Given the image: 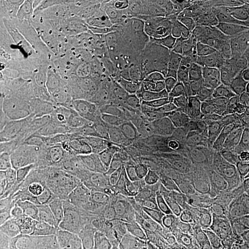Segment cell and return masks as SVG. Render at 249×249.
<instances>
[{
	"instance_id": "obj_1",
	"label": "cell",
	"mask_w": 249,
	"mask_h": 249,
	"mask_svg": "<svg viewBox=\"0 0 249 249\" xmlns=\"http://www.w3.org/2000/svg\"><path fill=\"white\" fill-rule=\"evenodd\" d=\"M4 220L19 241L44 240L63 228L60 211L34 199H9L2 209Z\"/></svg>"
},
{
	"instance_id": "obj_2",
	"label": "cell",
	"mask_w": 249,
	"mask_h": 249,
	"mask_svg": "<svg viewBox=\"0 0 249 249\" xmlns=\"http://www.w3.org/2000/svg\"><path fill=\"white\" fill-rule=\"evenodd\" d=\"M143 217L171 239L192 246L203 240L202 225L194 211L165 197H151L144 201Z\"/></svg>"
},
{
	"instance_id": "obj_3",
	"label": "cell",
	"mask_w": 249,
	"mask_h": 249,
	"mask_svg": "<svg viewBox=\"0 0 249 249\" xmlns=\"http://www.w3.org/2000/svg\"><path fill=\"white\" fill-rule=\"evenodd\" d=\"M59 211L63 229L70 236L101 231L112 213L102 205L80 198H71Z\"/></svg>"
},
{
	"instance_id": "obj_4",
	"label": "cell",
	"mask_w": 249,
	"mask_h": 249,
	"mask_svg": "<svg viewBox=\"0 0 249 249\" xmlns=\"http://www.w3.org/2000/svg\"><path fill=\"white\" fill-rule=\"evenodd\" d=\"M172 46L178 53L199 56L222 55L227 51L205 15H201L185 33L173 38Z\"/></svg>"
},
{
	"instance_id": "obj_5",
	"label": "cell",
	"mask_w": 249,
	"mask_h": 249,
	"mask_svg": "<svg viewBox=\"0 0 249 249\" xmlns=\"http://www.w3.org/2000/svg\"><path fill=\"white\" fill-rule=\"evenodd\" d=\"M145 218L126 212H112L101 229L102 241L117 249H133Z\"/></svg>"
},
{
	"instance_id": "obj_6",
	"label": "cell",
	"mask_w": 249,
	"mask_h": 249,
	"mask_svg": "<svg viewBox=\"0 0 249 249\" xmlns=\"http://www.w3.org/2000/svg\"><path fill=\"white\" fill-rule=\"evenodd\" d=\"M220 196V187L214 178L210 176L201 177L188 192L187 206H196L202 209V212L212 210L213 209V205L219 200Z\"/></svg>"
},
{
	"instance_id": "obj_7",
	"label": "cell",
	"mask_w": 249,
	"mask_h": 249,
	"mask_svg": "<svg viewBox=\"0 0 249 249\" xmlns=\"http://www.w3.org/2000/svg\"><path fill=\"white\" fill-rule=\"evenodd\" d=\"M199 221L203 227H211L241 234L245 229V222L240 217L228 209L213 208L202 212Z\"/></svg>"
},
{
	"instance_id": "obj_8",
	"label": "cell",
	"mask_w": 249,
	"mask_h": 249,
	"mask_svg": "<svg viewBox=\"0 0 249 249\" xmlns=\"http://www.w3.org/2000/svg\"><path fill=\"white\" fill-rule=\"evenodd\" d=\"M184 247L187 246L171 239L145 218L133 249H177Z\"/></svg>"
},
{
	"instance_id": "obj_9",
	"label": "cell",
	"mask_w": 249,
	"mask_h": 249,
	"mask_svg": "<svg viewBox=\"0 0 249 249\" xmlns=\"http://www.w3.org/2000/svg\"><path fill=\"white\" fill-rule=\"evenodd\" d=\"M92 173L102 189L123 177L120 161L110 151H99L92 162Z\"/></svg>"
},
{
	"instance_id": "obj_10",
	"label": "cell",
	"mask_w": 249,
	"mask_h": 249,
	"mask_svg": "<svg viewBox=\"0 0 249 249\" xmlns=\"http://www.w3.org/2000/svg\"><path fill=\"white\" fill-rule=\"evenodd\" d=\"M202 236L212 249H244L246 240L239 233L202 226Z\"/></svg>"
},
{
	"instance_id": "obj_11",
	"label": "cell",
	"mask_w": 249,
	"mask_h": 249,
	"mask_svg": "<svg viewBox=\"0 0 249 249\" xmlns=\"http://www.w3.org/2000/svg\"><path fill=\"white\" fill-rule=\"evenodd\" d=\"M183 133L178 125L169 124L160 129L153 139V149L161 155H173L182 146Z\"/></svg>"
},
{
	"instance_id": "obj_12",
	"label": "cell",
	"mask_w": 249,
	"mask_h": 249,
	"mask_svg": "<svg viewBox=\"0 0 249 249\" xmlns=\"http://www.w3.org/2000/svg\"><path fill=\"white\" fill-rule=\"evenodd\" d=\"M225 187L237 202L249 206V180L233 164L225 167Z\"/></svg>"
},
{
	"instance_id": "obj_13",
	"label": "cell",
	"mask_w": 249,
	"mask_h": 249,
	"mask_svg": "<svg viewBox=\"0 0 249 249\" xmlns=\"http://www.w3.org/2000/svg\"><path fill=\"white\" fill-rule=\"evenodd\" d=\"M68 235V231L62 228L56 234L44 240L20 241L13 249H56Z\"/></svg>"
},
{
	"instance_id": "obj_14",
	"label": "cell",
	"mask_w": 249,
	"mask_h": 249,
	"mask_svg": "<svg viewBox=\"0 0 249 249\" xmlns=\"http://www.w3.org/2000/svg\"><path fill=\"white\" fill-rule=\"evenodd\" d=\"M223 3L231 18L237 20L249 19V1H223Z\"/></svg>"
},
{
	"instance_id": "obj_15",
	"label": "cell",
	"mask_w": 249,
	"mask_h": 249,
	"mask_svg": "<svg viewBox=\"0 0 249 249\" xmlns=\"http://www.w3.org/2000/svg\"><path fill=\"white\" fill-rule=\"evenodd\" d=\"M232 164L249 180V158L239 153L232 158Z\"/></svg>"
},
{
	"instance_id": "obj_16",
	"label": "cell",
	"mask_w": 249,
	"mask_h": 249,
	"mask_svg": "<svg viewBox=\"0 0 249 249\" xmlns=\"http://www.w3.org/2000/svg\"><path fill=\"white\" fill-rule=\"evenodd\" d=\"M102 237V236H101ZM115 249V248H112V247H110V246H108L107 244H106L105 242H103L102 241V238H101V241L99 242L98 245L94 248V249Z\"/></svg>"
},
{
	"instance_id": "obj_17",
	"label": "cell",
	"mask_w": 249,
	"mask_h": 249,
	"mask_svg": "<svg viewBox=\"0 0 249 249\" xmlns=\"http://www.w3.org/2000/svg\"><path fill=\"white\" fill-rule=\"evenodd\" d=\"M244 249H249V247H246Z\"/></svg>"
},
{
	"instance_id": "obj_18",
	"label": "cell",
	"mask_w": 249,
	"mask_h": 249,
	"mask_svg": "<svg viewBox=\"0 0 249 249\" xmlns=\"http://www.w3.org/2000/svg\"></svg>"
}]
</instances>
